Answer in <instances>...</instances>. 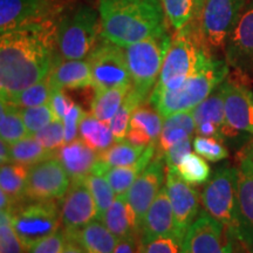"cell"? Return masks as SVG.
Instances as JSON below:
<instances>
[{
    "label": "cell",
    "instance_id": "ffe728a7",
    "mask_svg": "<svg viewBox=\"0 0 253 253\" xmlns=\"http://www.w3.org/2000/svg\"><path fill=\"white\" fill-rule=\"evenodd\" d=\"M196 122V132L199 136L213 137L223 141L225 138V110H224L223 84H219L210 96L191 110Z\"/></svg>",
    "mask_w": 253,
    "mask_h": 253
},
{
    "label": "cell",
    "instance_id": "e0dca14e",
    "mask_svg": "<svg viewBox=\"0 0 253 253\" xmlns=\"http://www.w3.org/2000/svg\"><path fill=\"white\" fill-rule=\"evenodd\" d=\"M224 52L230 67L240 74L253 77V0L246 4Z\"/></svg>",
    "mask_w": 253,
    "mask_h": 253
},
{
    "label": "cell",
    "instance_id": "b9f144b4",
    "mask_svg": "<svg viewBox=\"0 0 253 253\" xmlns=\"http://www.w3.org/2000/svg\"><path fill=\"white\" fill-rule=\"evenodd\" d=\"M21 115L31 136L37 134L43 126L56 120L48 103L30 108H21Z\"/></svg>",
    "mask_w": 253,
    "mask_h": 253
},
{
    "label": "cell",
    "instance_id": "d6986e66",
    "mask_svg": "<svg viewBox=\"0 0 253 253\" xmlns=\"http://www.w3.org/2000/svg\"><path fill=\"white\" fill-rule=\"evenodd\" d=\"M168 169V168H167ZM166 189L171 203L177 230L183 235L199 214V194L175 170H167Z\"/></svg>",
    "mask_w": 253,
    "mask_h": 253
},
{
    "label": "cell",
    "instance_id": "bcb514c9",
    "mask_svg": "<svg viewBox=\"0 0 253 253\" xmlns=\"http://www.w3.org/2000/svg\"><path fill=\"white\" fill-rule=\"evenodd\" d=\"M67 243V236L63 229L40 240L28 250L27 253H62Z\"/></svg>",
    "mask_w": 253,
    "mask_h": 253
},
{
    "label": "cell",
    "instance_id": "7a4b0ae2",
    "mask_svg": "<svg viewBox=\"0 0 253 253\" xmlns=\"http://www.w3.org/2000/svg\"><path fill=\"white\" fill-rule=\"evenodd\" d=\"M101 37L128 47L167 33V18L161 0H100Z\"/></svg>",
    "mask_w": 253,
    "mask_h": 253
},
{
    "label": "cell",
    "instance_id": "ab89813d",
    "mask_svg": "<svg viewBox=\"0 0 253 253\" xmlns=\"http://www.w3.org/2000/svg\"><path fill=\"white\" fill-rule=\"evenodd\" d=\"M0 253H27L6 211H0Z\"/></svg>",
    "mask_w": 253,
    "mask_h": 253
},
{
    "label": "cell",
    "instance_id": "f1b7e54d",
    "mask_svg": "<svg viewBox=\"0 0 253 253\" xmlns=\"http://www.w3.org/2000/svg\"><path fill=\"white\" fill-rule=\"evenodd\" d=\"M145 148L136 147L126 140L115 142L112 147L99 154V161L91 173L103 175L110 168L130 166L141 157Z\"/></svg>",
    "mask_w": 253,
    "mask_h": 253
},
{
    "label": "cell",
    "instance_id": "3957f363",
    "mask_svg": "<svg viewBox=\"0 0 253 253\" xmlns=\"http://www.w3.org/2000/svg\"><path fill=\"white\" fill-rule=\"evenodd\" d=\"M229 72L230 66L226 60L216 59L212 54H209L179 89L150 95L148 102L163 118L175 113L190 112L225 81Z\"/></svg>",
    "mask_w": 253,
    "mask_h": 253
},
{
    "label": "cell",
    "instance_id": "4dcf8cb0",
    "mask_svg": "<svg viewBox=\"0 0 253 253\" xmlns=\"http://www.w3.org/2000/svg\"><path fill=\"white\" fill-rule=\"evenodd\" d=\"M79 137L99 154L118 142L110 129L109 123L96 119L93 114H86L81 121Z\"/></svg>",
    "mask_w": 253,
    "mask_h": 253
},
{
    "label": "cell",
    "instance_id": "ac0fdd59",
    "mask_svg": "<svg viewBox=\"0 0 253 253\" xmlns=\"http://www.w3.org/2000/svg\"><path fill=\"white\" fill-rule=\"evenodd\" d=\"M56 0H0V33L53 19Z\"/></svg>",
    "mask_w": 253,
    "mask_h": 253
},
{
    "label": "cell",
    "instance_id": "277c9868",
    "mask_svg": "<svg viewBox=\"0 0 253 253\" xmlns=\"http://www.w3.org/2000/svg\"><path fill=\"white\" fill-rule=\"evenodd\" d=\"M212 54L204 45L198 27L192 23L178 31L168 49L156 86L150 95L179 89L201 63Z\"/></svg>",
    "mask_w": 253,
    "mask_h": 253
},
{
    "label": "cell",
    "instance_id": "60d3db41",
    "mask_svg": "<svg viewBox=\"0 0 253 253\" xmlns=\"http://www.w3.org/2000/svg\"><path fill=\"white\" fill-rule=\"evenodd\" d=\"M184 238L179 233L157 237L141 243L140 253H184Z\"/></svg>",
    "mask_w": 253,
    "mask_h": 253
},
{
    "label": "cell",
    "instance_id": "2e32d148",
    "mask_svg": "<svg viewBox=\"0 0 253 253\" xmlns=\"http://www.w3.org/2000/svg\"><path fill=\"white\" fill-rule=\"evenodd\" d=\"M237 169L236 240L249 253H253V161L242 155Z\"/></svg>",
    "mask_w": 253,
    "mask_h": 253
},
{
    "label": "cell",
    "instance_id": "836d02e7",
    "mask_svg": "<svg viewBox=\"0 0 253 253\" xmlns=\"http://www.w3.org/2000/svg\"><path fill=\"white\" fill-rule=\"evenodd\" d=\"M55 156V151L46 149L34 136H28L11 144V162L32 167Z\"/></svg>",
    "mask_w": 253,
    "mask_h": 253
},
{
    "label": "cell",
    "instance_id": "52a82bcc",
    "mask_svg": "<svg viewBox=\"0 0 253 253\" xmlns=\"http://www.w3.org/2000/svg\"><path fill=\"white\" fill-rule=\"evenodd\" d=\"M11 221L28 251L40 240L60 230L61 210L56 201H30L13 209Z\"/></svg>",
    "mask_w": 253,
    "mask_h": 253
},
{
    "label": "cell",
    "instance_id": "6da1fadb",
    "mask_svg": "<svg viewBox=\"0 0 253 253\" xmlns=\"http://www.w3.org/2000/svg\"><path fill=\"white\" fill-rule=\"evenodd\" d=\"M58 23L54 19L26 25L0 37V94L8 101L48 77L56 61Z\"/></svg>",
    "mask_w": 253,
    "mask_h": 253
},
{
    "label": "cell",
    "instance_id": "9a60e30c",
    "mask_svg": "<svg viewBox=\"0 0 253 253\" xmlns=\"http://www.w3.org/2000/svg\"><path fill=\"white\" fill-rule=\"evenodd\" d=\"M167 170L164 156L156 151L150 163L136 178L130 189L126 192V199L134 209L140 227L151 203L166 185Z\"/></svg>",
    "mask_w": 253,
    "mask_h": 253
},
{
    "label": "cell",
    "instance_id": "e575fe53",
    "mask_svg": "<svg viewBox=\"0 0 253 253\" xmlns=\"http://www.w3.org/2000/svg\"><path fill=\"white\" fill-rule=\"evenodd\" d=\"M145 101L147 100L131 87V89L129 90L128 95H126L125 101H123L121 107L118 110V113L115 114L112 121L109 122L110 129H112L116 141L126 140V132H128L129 126H130L132 114Z\"/></svg>",
    "mask_w": 253,
    "mask_h": 253
},
{
    "label": "cell",
    "instance_id": "d6a6232c",
    "mask_svg": "<svg viewBox=\"0 0 253 253\" xmlns=\"http://www.w3.org/2000/svg\"><path fill=\"white\" fill-rule=\"evenodd\" d=\"M26 126H25L21 108L13 104L1 101L0 107V137L8 144H14L15 142L28 137Z\"/></svg>",
    "mask_w": 253,
    "mask_h": 253
},
{
    "label": "cell",
    "instance_id": "f5cc1de1",
    "mask_svg": "<svg viewBox=\"0 0 253 253\" xmlns=\"http://www.w3.org/2000/svg\"><path fill=\"white\" fill-rule=\"evenodd\" d=\"M204 1L205 0H196V18H195V20H198L199 19V15H201Z\"/></svg>",
    "mask_w": 253,
    "mask_h": 253
},
{
    "label": "cell",
    "instance_id": "c3c4849f",
    "mask_svg": "<svg viewBox=\"0 0 253 253\" xmlns=\"http://www.w3.org/2000/svg\"><path fill=\"white\" fill-rule=\"evenodd\" d=\"M48 104L53 110L55 119L61 120L62 121V119L65 118L68 110L72 108L74 102L69 99L67 95L63 93L62 89H53Z\"/></svg>",
    "mask_w": 253,
    "mask_h": 253
},
{
    "label": "cell",
    "instance_id": "f546056e",
    "mask_svg": "<svg viewBox=\"0 0 253 253\" xmlns=\"http://www.w3.org/2000/svg\"><path fill=\"white\" fill-rule=\"evenodd\" d=\"M30 167L19 163H5L0 168V188L13 202L14 208L26 201L27 177Z\"/></svg>",
    "mask_w": 253,
    "mask_h": 253
},
{
    "label": "cell",
    "instance_id": "484cf974",
    "mask_svg": "<svg viewBox=\"0 0 253 253\" xmlns=\"http://www.w3.org/2000/svg\"><path fill=\"white\" fill-rule=\"evenodd\" d=\"M196 132V122L190 112H179L164 118L162 131L158 138L156 147L157 153L164 154L177 142L184 138L192 137Z\"/></svg>",
    "mask_w": 253,
    "mask_h": 253
},
{
    "label": "cell",
    "instance_id": "5b68a950",
    "mask_svg": "<svg viewBox=\"0 0 253 253\" xmlns=\"http://www.w3.org/2000/svg\"><path fill=\"white\" fill-rule=\"evenodd\" d=\"M89 6H80L58 23V50L65 60H84L96 47L101 19Z\"/></svg>",
    "mask_w": 253,
    "mask_h": 253
},
{
    "label": "cell",
    "instance_id": "5bb4252c",
    "mask_svg": "<svg viewBox=\"0 0 253 253\" xmlns=\"http://www.w3.org/2000/svg\"><path fill=\"white\" fill-rule=\"evenodd\" d=\"M62 229L67 236H74L94 220H99L96 203L84 182L72 181L71 188L62 197L61 204Z\"/></svg>",
    "mask_w": 253,
    "mask_h": 253
},
{
    "label": "cell",
    "instance_id": "7dc6e473",
    "mask_svg": "<svg viewBox=\"0 0 253 253\" xmlns=\"http://www.w3.org/2000/svg\"><path fill=\"white\" fill-rule=\"evenodd\" d=\"M194 145L192 137L184 138V140L177 142L163 154L164 161L167 163V168L169 170H177V167L182 162V160L186 155L191 153V148Z\"/></svg>",
    "mask_w": 253,
    "mask_h": 253
},
{
    "label": "cell",
    "instance_id": "cb8c5ba5",
    "mask_svg": "<svg viewBox=\"0 0 253 253\" xmlns=\"http://www.w3.org/2000/svg\"><path fill=\"white\" fill-rule=\"evenodd\" d=\"M47 79L53 89L93 87V77L88 60H56Z\"/></svg>",
    "mask_w": 253,
    "mask_h": 253
},
{
    "label": "cell",
    "instance_id": "83f0119b",
    "mask_svg": "<svg viewBox=\"0 0 253 253\" xmlns=\"http://www.w3.org/2000/svg\"><path fill=\"white\" fill-rule=\"evenodd\" d=\"M67 237L77 239L84 253H113L119 240L101 220L91 221L77 235Z\"/></svg>",
    "mask_w": 253,
    "mask_h": 253
},
{
    "label": "cell",
    "instance_id": "816d5d0a",
    "mask_svg": "<svg viewBox=\"0 0 253 253\" xmlns=\"http://www.w3.org/2000/svg\"><path fill=\"white\" fill-rule=\"evenodd\" d=\"M0 161L1 164L11 163V144L0 141Z\"/></svg>",
    "mask_w": 253,
    "mask_h": 253
},
{
    "label": "cell",
    "instance_id": "7402d4cb",
    "mask_svg": "<svg viewBox=\"0 0 253 253\" xmlns=\"http://www.w3.org/2000/svg\"><path fill=\"white\" fill-rule=\"evenodd\" d=\"M160 112L149 102H143L135 110L130 120L126 140L136 147L157 143L164 122Z\"/></svg>",
    "mask_w": 253,
    "mask_h": 253
},
{
    "label": "cell",
    "instance_id": "8d00e7d4",
    "mask_svg": "<svg viewBox=\"0 0 253 253\" xmlns=\"http://www.w3.org/2000/svg\"><path fill=\"white\" fill-rule=\"evenodd\" d=\"M177 173L183 181L191 185L205 184L210 179L211 169L205 162V158L197 153H190L183 158L182 162L177 167Z\"/></svg>",
    "mask_w": 253,
    "mask_h": 253
},
{
    "label": "cell",
    "instance_id": "f35d334b",
    "mask_svg": "<svg viewBox=\"0 0 253 253\" xmlns=\"http://www.w3.org/2000/svg\"><path fill=\"white\" fill-rule=\"evenodd\" d=\"M84 182L90 190L93 195L95 203H96L97 212H99V220L101 217L106 213V211L110 208L113 202L115 201L116 195L112 185L107 181L103 175H96V173H90L84 178Z\"/></svg>",
    "mask_w": 253,
    "mask_h": 253
},
{
    "label": "cell",
    "instance_id": "1f68e13d",
    "mask_svg": "<svg viewBox=\"0 0 253 253\" xmlns=\"http://www.w3.org/2000/svg\"><path fill=\"white\" fill-rule=\"evenodd\" d=\"M131 87H114L95 90L90 106V114H93L95 118L101 121L109 123L118 113Z\"/></svg>",
    "mask_w": 253,
    "mask_h": 253
},
{
    "label": "cell",
    "instance_id": "ba28073f",
    "mask_svg": "<svg viewBox=\"0 0 253 253\" xmlns=\"http://www.w3.org/2000/svg\"><path fill=\"white\" fill-rule=\"evenodd\" d=\"M237 184L238 169L223 167L205 183L201 196L204 210L230 229L235 238L237 229Z\"/></svg>",
    "mask_w": 253,
    "mask_h": 253
},
{
    "label": "cell",
    "instance_id": "8fae6325",
    "mask_svg": "<svg viewBox=\"0 0 253 253\" xmlns=\"http://www.w3.org/2000/svg\"><path fill=\"white\" fill-rule=\"evenodd\" d=\"M235 240L230 229L203 210L184 238V253H233Z\"/></svg>",
    "mask_w": 253,
    "mask_h": 253
},
{
    "label": "cell",
    "instance_id": "44dd1931",
    "mask_svg": "<svg viewBox=\"0 0 253 253\" xmlns=\"http://www.w3.org/2000/svg\"><path fill=\"white\" fill-rule=\"evenodd\" d=\"M172 233L183 235L177 230L171 203L164 185L143 218L140 227V242L144 243L157 237L172 235Z\"/></svg>",
    "mask_w": 253,
    "mask_h": 253
},
{
    "label": "cell",
    "instance_id": "30bf717a",
    "mask_svg": "<svg viewBox=\"0 0 253 253\" xmlns=\"http://www.w3.org/2000/svg\"><path fill=\"white\" fill-rule=\"evenodd\" d=\"M87 60L90 65L95 90L132 86L123 47L103 39Z\"/></svg>",
    "mask_w": 253,
    "mask_h": 253
},
{
    "label": "cell",
    "instance_id": "7c38bea8",
    "mask_svg": "<svg viewBox=\"0 0 253 253\" xmlns=\"http://www.w3.org/2000/svg\"><path fill=\"white\" fill-rule=\"evenodd\" d=\"M71 183V177L55 155L30 167L26 201L61 199L67 194Z\"/></svg>",
    "mask_w": 253,
    "mask_h": 253
},
{
    "label": "cell",
    "instance_id": "db71d44e",
    "mask_svg": "<svg viewBox=\"0 0 253 253\" xmlns=\"http://www.w3.org/2000/svg\"><path fill=\"white\" fill-rule=\"evenodd\" d=\"M243 155H245V156H248L249 158H251V160L253 161V143L250 144L249 147L246 148L244 154H243Z\"/></svg>",
    "mask_w": 253,
    "mask_h": 253
},
{
    "label": "cell",
    "instance_id": "f907efd6",
    "mask_svg": "<svg viewBox=\"0 0 253 253\" xmlns=\"http://www.w3.org/2000/svg\"><path fill=\"white\" fill-rule=\"evenodd\" d=\"M62 253H84V250L78 243V240L73 237H67V243H66L65 249Z\"/></svg>",
    "mask_w": 253,
    "mask_h": 253
},
{
    "label": "cell",
    "instance_id": "d590c367",
    "mask_svg": "<svg viewBox=\"0 0 253 253\" xmlns=\"http://www.w3.org/2000/svg\"><path fill=\"white\" fill-rule=\"evenodd\" d=\"M167 21L176 32L183 30L196 18V0H161Z\"/></svg>",
    "mask_w": 253,
    "mask_h": 253
},
{
    "label": "cell",
    "instance_id": "4fadbf2b",
    "mask_svg": "<svg viewBox=\"0 0 253 253\" xmlns=\"http://www.w3.org/2000/svg\"><path fill=\"white\" fill-rule=\"evenodd\" d=\"M224 110H225V137H233L239 132L253 134V93L236 79L226 78L223 82Z\"/></svg>",
    "mask_w": 253,
    "mask_h": 253
},
{
    "label": "cell",
    "instance_id": "9c48e42d",
    "mask_svg": "<svg viewBox=\"0 0 253 253\" xmlns=\"http://www.w3.org/2000/svg\"><path fill=\"white\" fill-rule=\"evenodd\" d=\"M246 4L248 0H205L198 19V31L211 53L225 49Z\"/></svg>",
    "mask_w": 253,
    "mask_h": 253
},
{
    "label": "cell",
    "instance_id": "f6af8a7d",
    "mask_svg": "<svg viewBox=\"0 0 253 253\" xmlns=\"http://www.w3.org/2000/svg\"><path fill=\"white\" fill-rule=\"evenodd\" d=\"M87 113L81 108L80 104L74 103L72 108L68 110L65 118L62 119L63 128H65V141L66 143H71L79 137V129L81 121L86 116Z\"/></svg>",
    "mask_w": 253,
    "mask_h": 253
},
{
    "label": "cell",
    "instance_id": "74e56055",
    "mask_svg": "<svg viewBox=\"0 0 253 253\" xmlns=\"http://www.w3.org/2000/svg\"><path fill=\"white\" fill-rule=\"evenodd\" d=\"M53 88L50 86L48 79H43L30 86L26 89L15 95V96L9 99L8 102L13 106H17L19 108H30V107H37L41 104H46L49 102L50 95H52Z\"/></svg>",
    "mask_w": 253,
    "mask_h": 253
},
{
    "label": "cell",
    "instance_id": "4316f807",
    "mask_svg": "<svg viewBox=\"0 0 253 253\" xmlns=\"http://www.w3.org/2000/svg\"><path fill=\"white\" fill-rule=\"evenodd\" d=\"M156 151V143L148 145L143 151V154L141 155V157L135 163L126 167L110 168V169L103 173V176L106 177L107 181L112 185L116 195L126 194L130 189V186L134 184L136 178L140 176V173L143 171L148 164L150 163V161L153 160Z\"/></svg>",
    "mask_w": 253,
    "mask_h": 253
},
{
    "label": "cell",
    "instance_id": "8992f818",
    "mask_svg": "<svg viewBox=\"0 0 253 253\" xmlns=\"http://www.w3.org/2000/svg\"><path fill=\"white\" fill-rule=\"evenodd\" d=\"M171 40L166 33L125 47L132 88L145 100L156 86Z\"/></svg>",
    "mask_w": 253,
    "mask_h": 253
},
{
    "label": "cell",
    "instance_id": "681fc988",
    "mask_svg": "<svg viewBox=\"0 0 253 253\" xmlns=\"http://www.w3.org/2000/svg\"><path fill=\"white\" fill-rule=\"evenodd\" d=\"M140 237H126L118 240L113 253H140Z\"/></svg>",
    "mask_w": 253,
    "mask_h": 253
},
{
    "label": "cell",
    "instance_id": "ee69618b",
    "mask_svg": "<svg viewBox=\"0 0 253 253\" xmlns=\"http://www.w3.org/2000/svg\"><path fill=\"white\" fill-rule=\"evenodd\" d=\"M194 149L198 155L210 162H218L229 156L223 142L213 137L197 136L194 138Z\"/></svg>",
    "mask_w": 253,
    "mask_h": 253
},
{
    "label": "cell",
    "instance_id": "d4e9b609",
    "mask_svg": "<svg viewBox=\"0 0 253 253\" xmlns=\"http://www.w3.org/2000/svg\"><path fill=\"white\" fill-rule=\"evenodd\" d=\"M100 220L118 239L134 236L140 237L137 217L126 194L116 196L115 201Z\"/></svg>",
    "mask_w": 253,
    "mask_h": 253
},
{
    "label": "cell",
    "instance_id": "603a6c76",
    "mask_svg": "<svg viewBox=\"0 0 253 253\" xmlns=\"http://www.w3.org/2000/svg\"><path fill=\"white\" fill-rule=\"evenodd\" d=\"M55 155L71 177V181H81L89 176L99 161V153L88 147L80 137L63 144Z\"/></svg>",
    "mask_w": 253,
    "mask_h": 253
},
{
    "label": "cell",
    "instance_id": "7bdbcfd3",
    "mask_svg": "<svg viewBox=\"0 0 253 253\" xmlns=\"http://www.w3.org/2000/svg\"><path fill=\"white\" fill-rule=\"evenodd\" d=\"M33 136L46 149L55 151V153L66 143L65 128H63L61 120H54Z\"/></svg>",
    "mask_w": 253,
    "mask_h": 253
}]
</instances>
